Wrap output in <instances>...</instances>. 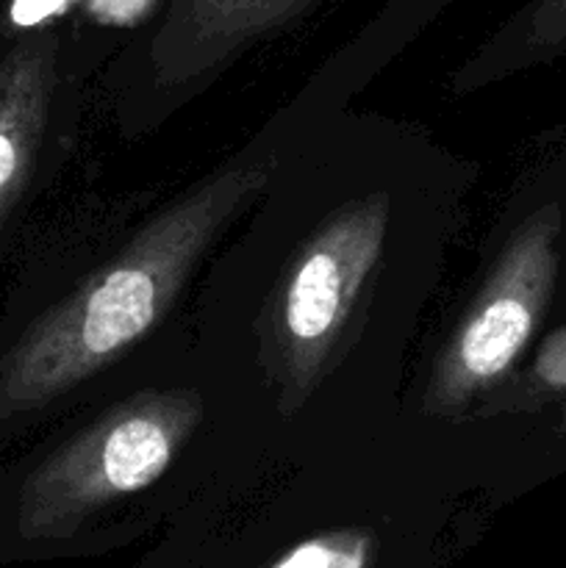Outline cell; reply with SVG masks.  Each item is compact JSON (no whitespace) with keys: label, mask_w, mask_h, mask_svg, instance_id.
I'll list each match as a JSON object with an SVG mask.
<instances>
[{"label":"cell","mask_w":566,"mask_h":568,"mask_svg":"<svg viewBox=\"0 0 566 568\" xmlns=\"http://www.w3.org/2000/svg\"><path fill=\"white\" fill-rule=\"evenodd\" d=\"M55 83V42H22L0 61V222L20 197L37 161Z\"/></svg>","instance_id":"8992f818"},{"label":"cell","mask_w":566,"mask_h":568,"mask_svg":"<svg viewBox=\"0 0 566 568\" xmlns=\"http://www.w3.org/2000/svg\"><path fill=\"white\" fill-rule=\"evenodd\" d=\"M564 227L558 197L538 200L516 222L433 366L427 410L455 414L514 372L553 303Z\"/></svg>","instance_id":"277c9868"},{"label":"cell","mask_w":566,"mask_h":568,"mask_svg":"<svg viewBox=\"0 0 566 568\" xmlns=\"http://www.w3.org/2000/svg\"><path fill=\"white\" fill-rule=\"evenodd\" d=\"M386 227V197L355 200L294 255L275 303V342L283 375L297 397L322 377L327 355L381 261Z\"/></svg>","instance_id":"5b68a950"},{"label":"cell","mask_w":566,"mask_h":568,"mask_svg":"<svg viewBox=\"0 0 566 568\" xmlns=\"http://www.w3.org/2000/svg\"><path fill=\"white\" fill-rule=\"evenodd\" d=\"M461 538L444 516L266 510L259 519L181 525L139 568H447Z\"/></svg>","instance_id":"3957f363"},{"label":"cell","mask_w":566,"mask_h":568,"mask_svg":"<svg viewBox=\"0 0 566 568\" xmlns=\"http://www.w3.org/2000/svg\"><path fill=\"white\" fill-rule=\"evenodd\" d=\"M200 419L194 392H142L100 414L22 477L6 527L9 552L59 558L109 547L117 516L170 471Z\"/></svg>","instance_id":"7a4b0ae2"},{"label":"cell","mask_w":566,"mask_h":568,"mask_svg":"<svg viewBox=\"0 0 566 568\" xmlns=\"http://www.w3.org/2000/svg\"><path fill=\"white\" fill-rule=\"evenodd\" d=\"M272 175V159L247 153L220 166L166 209L50 308L0 366V414H28L64 397L142 342L233 216Z\"/></svg>","instance_id":"6da1fadb"},{"label":"cell","mask_w":566,"mask_h":568,"mask_svg":"<svg viewBox=\"0 0 566 568\" xmlns=\"http://www.w3.org/2000/svg\"><path fill=\"white\" fill-rule=\"evenodd\" d=\"M59 3L61 0H14V20L28 26V22H37L39 17L53 11Z\"/></svg>","instance_id":"52a82bcc"}]
</instances>
